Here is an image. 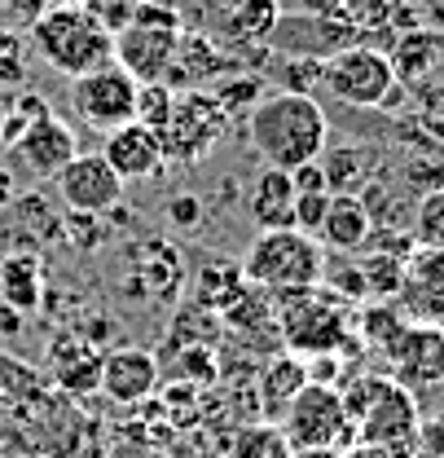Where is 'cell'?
Masks as SVG:
<instances>
[{
    "mask_svg": "<svg viewBox=\"0 0 444 458\" xmlns=\"http://www.w3.org/2000/svg\"><path fill=\"white\" fill-rule=\"evenodd\" d=\"M322 274H326V247L299 229H260L242 260V278L273 295L322 286Z\"/></svg>",
    "mask_w": 444,
    "mask_h": 458,
    "instance_id": "obj_3",
    "label": "cell"
},
{
    "mask_svg": "<svg viewBox=\"0 0 444 458\" xmlns=\"http://www.w3.org/2000/svg\"><path fill=\"white\" fill-rule=\"evenodd\" d=\"M290 441L281 437V428L273 423H260V428H247L233 445V458H290Z\"/></svg>",
    "mask_w": 444,
    "mask_h": 458,
    "instance_id": "obj_28",
    "label": "cell"
},
{
    "mask_svg": "<svg viewBox=\"0 0 444 458\" xmlns=\"http://www.w3.org/2000/svg\"><path fill=\"white\" fill-rule=\"evenodd\" d=\"M405 181H409L418 194L440 190V185H444V164H440V159H414V164L405 168Z\"/></svg>",
    "mask_w": 444,
    "mask_h": 458,
    "instance_id": "obj_39",
    "label": "cell"
},
{
    "mask_svg": "<svg viewBox=\"0 0 444 458\" xmlns=\"http://www.w3.org/2000/svg\"><path fill=\"white\" fill-rule=\"evenodd\" d=\"M405 327H409V318L400 309H391V304H374V309L361 313V340L370 344V348H379L383 357H388L391 344L400 340Z\"/></svg>",
    "mask_w": 444,
    "mask_h": 458,
    "instance_id": "obj_27",
    "label": "cell"
},
{
    "mask_svg": "<svg viewBox=\"0 0 444 458\" xmlns=\"http://www.w3.org/2000/svg\"><path fill=\"white\" fill-rule=\"evenodd\" d=\"M418 123H423V132L427 137H436L444 141V84H418Z\"/></svg>",
    "mask_w": 444,
    "mask_h": 458,
    "instance_id": "obj_31",
    "label": "cell"
},
{
    "mask_svg": "<svg viewBox=\"0 0 444 458\" xmlns=\"http://www.w3.org/2000/svg\"><path fill=\"white\" fill-rule=\"evenodd\" d=\"M304 384H308V366H304L299 357H278V361L264 370V388H260V397H264L269 423H281L286 405L304 393Z\"/></svg>",
    "mask_w": 444,
    "mask_h": 458,
    "instance_id": "obj_23",
    "label": "cell"
},
{
    "mask_svg": "<svg viewBox=\"0 0 444 458\" xmlns=\"http://www.w3.org/2000/svg\"><path fill=\"white\" fill-rule=\"evenodd\" d=\"M322 283H331L326 291H334L339 300H361V295H370V291H365V278H361V265L326 269V274H322Z\"/></svg>",
    "mask_w": 444,
    "mask_h": 458,
    "instance_id": "obj_38",
    "label": "cell"
},
{
    "mask_svg": "<svg viewBox=\"0 0 444 458\" xmlns=\"http://www.w3.org/2000/svg\"><path fill=\"white\" fill-rule=\"evenodd\" d=\"M418 22H427V31H444V0H418Z\"/></svg>",
    "mask_w": 444,
    "mask_h": 458,
    "instance_id": "obj_43",
    "label": "cell"
},
{
    "mask_svg": "<svg viewBox=\"0 0 444 458\" xmlns=\"http://www.w3.org/2000/svg\"><path fill=\"white\" fill-rule=\"evenodd\" d=\"M322 89H331L334 102L356 106V111H379L388 106L400 89L396 71L383 49L370 45H352L343 54H334L331 62H322Z\"/></svg>",
    "mask_w": 444,
    "mask_h": 458,
    "instance_id": "obj_6",
    "label": "cell"
},
{
    "mask_svg": "<svg viewBox=\"0 0 444 458\" xmlns=\"http://www.w3.org/2000/svg\"><path fill=\"white\" fill-rule=\"evenodd\" d=\"M343 4H348V0H299V13H322V18H334V13H343Z\"/></svg>",
    "mask_w": 444,
    "mask_h": 458,
    "instance_id": "obj_44",
    "label": "cell"
},
{
    "mask_svg": "<svg viewBox=\"0 0 444 458\" xmlns=\"http://www.w3.org/2000/svg\"><path fill=\"white\" fill-rule=\"evenodd\" d=\"M0 114H4V111H0Z\"/></svg>",
    "mask_w": 444,
    "mask_h": 458,
    "instance_id": "obj_48",
    "label": "cell"
},
{
    "mask_svg": "<svg viewBox=\"0 0 444 458\" xmlns=\"http://www.w3.org/2000/svg\"><path fill=\"white\" fill-rule=\"evenodd\" d=\"M290 458H348L343 450H295Z\"/></svg>",
    "mask_w": 444,
    "mask_h": 458,
    "instance_id": "obj_46",
    "label": "cell"
},
{
    "mask_svg": "<svg viewBox=\"0 0 444 458\" xmlns=\"http://www.w3.org/2000/svg\"><path fill=\"white\" fill-rule=\"evenodd\" d=\"M414 247H444V185L418 194L414 203V221H409Z\"/></svg>",
    "mask_w": 444,
    "mask_h": 458,
    "instance_id": "obj_26",
    "label": "cell"
},
{
    "mask_svg": "<svg viewBox=\"0 0 444 458\" xmlns=\"http://www.w3.org/2000/svg\"><path fill=\"white\" fill-rule=\"evenodd\" d=\"M102 159L114 168V176L128 185V181H150V176H159L167 168L163 159V137L155 132V128H146V123H119L106 132V141H102Z\"/></svg>",
    "mask_w": 444,
    "mask_h": 458,
    "instance_id": "obj_15",
    "label": "cell"
},
{
    "mask_svg": "<svg viewBox=\"0 0 444 458\" xmlns=\"http://www.w3.org/2000/svg\"><path fill=\"white\" fill-rule=\"evenodd\" d=\"M370 233H374V216L365 212V203L356 194H331V208L322 216L317 242L339 251V256H352L370 242Z\"/></svg>",
    "mask_w": 444,
    "mask_h": 458,
    "instance_id": "obj_18",
    "label": "cell"
},
{
    "mask_svg": "<svg viewBox=\"0 0 444 458\" xmlns=\"http://www.w3.org/2000/svg\"><path fill=\"white\" fill-rule=\"evenodd\" d=\"M97 379H102V357H97V352H88V348L80 352V361H75V366H66V370L57 375V384H62L66 393H75V397H80V393H93V388H97Z\"/></svg>",
    "mask_w": 444,
    "mask_h": 458,
    "instance_id": "obj_33",
    "label": "cell"
},
{
    "mask_svg": "<svg viewBox=\"0 0 444 458\" xmlns=\"http://www.w3.org/2000/svg\"><path fill=\"white\" fill-rule=\"evenodd\" d=\"M9 150H18L22 168L36 172V176H45V181H54L57 172L80 155V146H75V128L62 123L57 114H40V119H36V123L9 146Z\"/></svg>",
    "mask_w": 444,
    "mask_h": 458,
    "instance_id": "obj_16",
    "label": "cell"
},
{
    "mask_svg": "<svg viewBox=\"0 0 444 458\" xmlns=\"http://www.w3.org/2000/svg\"><path fill=\"white\" fill-rule=\"evenodd\" d=\"M273 54L281 57H313V62H331L334 54H343V49H352V45H361V31L343 18V13H334V18H322V13H281L278 27L269 31V40H264Z\"/></svg>",
    "mask_w": 444,
    "mask_h": 458,
    "instance_id": "obj_9",
    "label": "cell"
},
{
    "mask_svg": "<svg viewBox=\"0 0 444 458\" xmlns=\"http://www.w3.org/2000/svg\"><path fill=\"white\" fill-rule=\"evenodd\" d=\"M400 274H405V256H391V251H379V247H374V251L361 260V278H365V291H374V295H396Z\"/></svg>",
    "mask_w": 444,
    "mask_h": 458,
    "instance_id": "obj_29",
    "label": "cell"
},
{
    "mask_svg": "<svg viewBox=\"0 0 444 458\" xmlns=\"http://www.w3.org/2000/svg\"><path fill=\"white\" fill-rule=\"evenodd\" d=\"M260 93H264V89H260V75L242 71V75H238L233 84H229V80H221L212 98L221 102L224 111H242V106H256V102H260Z\"/></svg>",
    "mask_w": 444,
    "mask_h": 458,
    "instance_id": "obj_32",
    "label": "cell"
},
{
    "mask_svg": "<svg viewBox=\"0 0 444 458\" xmlns=\"http://www.w3.org/2000/svg\"><path fill=\"white\" fill-rule=\"evenodd\" d=\"M36 54L45 57L54 71H62L66 80L97 71L102 62L114 57V36L80 4V0H57L45 9V18L27 31Z\"/></svg>",
    "mask_w": 444,
    "mask_h": 458,
    "instance_id": "obj_2",
    "label": "cell"
},
{
    "mask_svg": "<svg viewBox=\"0 0 444 458\" xmlns=\"http://www.w3.org/2000/svg\"><path fill=\"white\" fill-rule=\"evenodd\" d=\"M45 265L36 251H9L0 260V295L18 309V313H31L45 295Z\"/></svg>",
    "mask_w": 444,
    "mask_h": 458,
    "instance_id": "obj_21",
    "label": "cell"
},
{
    "mask_svg": "<svg viewBox=\"0 0 444 458\" xmlns=\"http://www.w3.org/2000/svg\"><path fill=\"white\" fill-rule=\"evenodd\" d=\"M224 71V54L207 40V36H185L180 31V40H176V54H172V66H167L163 84H189V89H198V84H207L212 75H221Z\"/></svg>",
    "mask_w": 444,
    "mask_h": 458,
    "instance_id": "obj_20",
    "label": "cell"
},
{
    "mask_svg": "<svg viewBox=\"0 0 444 458\" xmlns=\"http://www.w3.org/2000/svg\"><path fill=\"white\" fill-rule=\"evenodd\" d=\"M97 388L119 405H137V401L155 397L159 388V361L146 348H111L102 357V379Z\"/></svg>",
    "mask_w": 444,
    "mask_h": 458,
    "instance_id": "obj_17",
    "label": "cell"
},
{
    "mask_svg": "<svg viewBox=\"0 0 444 458\" xmlns=\"http://www.w3.org/2000/svg\"><path fill=\"white\" fill-rule=\"evenodd\" d=\"M224 128H229V111L212 93H185L172 102V114L163 123V159L167 164H194L203 155H212L224 141Z\"/></svg>",
    "mask_w": 444,
    "mask_h": 458,
    "instance_id": "obj_7",
    "label": "cell"
},
{
    "mask_svg": "<svg viewBox=\"0 0 444 458\" xmlns=\"http://www.w3.org/2000/svg\"><path fill=\"white\" fill-rule=\"evenodd\" d=\"M251 216L260 229H295V185L290 172L264 168L251 190Z\"/></svg>",
    "mask_w": 444,
    "mask_h": 458,
    "instance_id": "obj_19",
    "label": "cell"
},
{
    "mask_svg": "<svg viewBox=\"0 0 444 458\" xmlns=\"http://www.w3.org/2000/svg\"><path fill=\"white\" fill-rule=\"evenodd\" d=\"M137 80L119 66V62H102L97 71H84L71 80V111L80 114L88 128L111 132L119 123L137 119Z\"/></svg>",
    "mask_w": 444,
    "mask_h": 458,
    "instance_id": "obj_8",
    "label": "cell"
},
{
    "mask_svg": "<svg viewBox=\"0 0 444 458\" xmlns=\"http://www.w3.org/2000/svg\"><path fill=\"white\" fill-rule=\"evenodd\" d=\"M281 437L290 441V450H348L356 441V423L348 419L339 388L304 384V393L281 414Z\"/></svg>",
    "mask_w": 444,
    "mask_h": 458,
    "instance_id": "obj_5",
    "label": "cell"
},
{
    "mask_svg": "<svg viewBox=\"0 0 444 458\" xmlns=\"http://www.w3.org/2000/svg\"><path fill=\"white\" fill-rule=\"evenodd\" d=\"M436 57H440V36L427 31V27H414V31H400L396 36L388 62L400 84H423V75L436 71Z\"/></svg>",
    "mask_w": 444,
    "mask_h": 458,
    "instance_id": "obj_22",
    "label": "cell"
},
{
    "mask_svg": "<svg viewBox=\"0 0 444 458\" xmlns=\"http://www.w3.org/2000/svg\"><path fill=\"white\" fill-rule=\"evenodd\" d=\"M54 190L75 216H106L123 199V181L114 176V168L102 155H75L54 176Z\"/></svg>",
    "mask_w": 444,
    "mask_h": 458,
    "instance_id": "obj_11",
    "label": "cell"
},
{
    "mask_svg": "<svg viewBox=\"0 0 444 458\" xmlns=\"http://www.w3.org/2000/svg\"><path fill=\"white\" fill-rule=\"evenodd\" d=\"M290 185H295V194H322V190H331V185H326V172H322L317 159L290 168Z\"/></svg>",
    "mask_w": 444,
    "mask_h": 458,
    "instance_id": "obj_41",
    "label": "cell"
},
{
    "mask_svg": "<svg viewBox=\"0 0 444 458\" xmlns=\"http://www.w3.org/2000/svg\"><path fill=\"white\" fill-rule=\"evenodd\" d=\"M322 84V62L313 57H286V75H281V89L286 93H313Z\"/></svg>",
    "mask_w": 444,
    "mask_h": 458,
    "instance_id": "obj_36",
    "label": "cell"
},
{
    "mask_svg": "<svg viewBox=\"0 0 444 458\" xmlns=\"http://www.w3.org/2000/svg\"><path fill=\"white\" fill-rule=\"evenodd\" d=\"M80 4L114 36V31H123V27L137 18V4H141V0H80Z\"/></svg>",
    "mask_w": 444,
    "mask_h": 458,
    "instance_id": "obj_35",
    "label": "cell"
},
{
    "mask_svg": "<svg viewBox=\"0 0 444 458\" xmlns=\"http://www.w3.org/2000/svg\"><path fill=\"white\" fill-rule=\"evenodd\" d=\"M391 379L409 393H427L444 384V331L440 327H418L409 322L400 340L388 348Z\"/></svg>",
    "mask_w": 444,
    "mask_h": 458,
    "instance_id": "obj_13",
    "label": "cell"
},
{
    "mask_svg": "<svg viewBox=\"0 0 444 458\" xmlns=\"http://www.w3.org/2000/svg\"><path fill=\"white\" fill-rule=\"evenodd\" d=\"M281 18V4L278 0H233V9H229V31L238 36V40H247V45H264L269 40V31L278 27Z\"/></svg>",
    "mask_w": 444,
    "mask_h": 458,
    "instance_id": "obj_24",
    "label": "cell"
},
{
    "mask_svg": "<svg viewBox=\"0 0 444 458\" xmlns=\"http://www.w3.org/2000/svg\"><path fill=\"white\" fill-rule=\"evenodd\" d=\"M40 114H49V111H45V102H40L36 93H27V98L18 102V111L0 114V146H13V141H18V137H22V132H27V128H31Z\"/></svg>",
    "mask_w": 444,
    "mask_h": 458,
    "instance_id": "obj_34",
    "label": "cell"
},
{
    "mask_svg": "<svg viewBox=\"0 0 444 458\" xmlns=\"http://www.w3.org/2000/svg\"><path fill=\"white\" fill-rule=\"evenodd\" d=\"M180 31L176 27H146V22H128L123 31H114V62L137 80V84H155L163 80L172 54H176Z\"/></svg>",
    "mask_w": 444,
    "mask_h": 458,
    "instance_id": "obj_14",
    "label": "cell"
},
{
    "mask_svg": "<svg viewBox=\"0 0 444 458\" xmlns=\"http://www.w3.org/2000/svg\"><path fill=\"white\" fill-rule=\"evenodd\" d=\"M194 212H198V203H194V199H189V203H185V199H176V203H172V216H176L180 225H185V221H194Z\"/></svg>",
    "mask_w": 444,
    "mask_h": 458,
    "instance_id": "obj_45",
    "label": "cell"
},
{
    "mask_svg": "<svg viewBox=\"0 0 444 458\" xmlns=\"http://www.w3.org/2000/svg\"><path fill=\"white\" fill-rule=\"evenodd\" d=\"M247 137L269 168H299L313 164L331 146V119L313 93H269L251 106Z\"/></svg>",
    "mask_w": 444,
    "mask_h": 458,
    "instance_id": "obj_1",
    "label": "cell"
},
{
    "mask_svg": "<svg viewBox=\"0 0 444 458\" xmlns=\"http://www.w3.org/2000/svg\"><path fill=\"white\" fill-rule=\"evenodd\" d=\"M326 208H331V190H322V194H295V229L317 238Z\"/></svg>",
    "mask_w": 444,
    "mask_h": 458,
    "instance_id": "obj_37",
    "label": "cell"
},
{
    "mask_svg": "<svg viewBox=\"0 0 444 458\" xmlns=\"http://www.w3.org/2000/svg\"><path fill=\"white\" fill-rule=\"evenodd\" d=\"M317 164L326 172L331 194H352V185L365 181V150L361 146H326L317 155Z\"/></svg>",
    "mask_w": 444,
    "mask_h": 458,
    "instance_id": "obj_25",
    "label": "cell"
},
{
    "mask_svg": "<svg viewBox=\"0 0 444 458\" xmlns=\"http://www.w3.org/2000/svg\"><path fill=\"white\" fill-rule=\"evenodd\" d=\"M418 405H414V393L409 388H400L396 379H388L374 401L361 410V419H356V441L361 445H379V450H405V445H414V437H418Z\"/></svg>",
    "mask_w": 444,
    "mask_h": 458,
    "instance_id": "obj_12",
    "label": "cell"
},
{
    "mask_svg": "<svg viewBox=\"0 0 444 458\" xmlns=\"http://www.w3.org/2000/svg\"><path fill=\"white\" fill-rule=\"evenodd\" d=\"M146 4H159V9H176L180 0H146Z\"/></svg>",
    "mask_w": 444,
    "mask_h": 458,
    "instance_id": "obj_47",
    "label": "cell"
},
{
    "mask_svg": "<svg viewBox=\"0 0 444 458\" xmlns=\"http://www.w3.org/2000/svg\"><path fill=\"white\" fill-rule=\"evenodd\" d=\"M281 340L295 352H334L348 344V309L326 286H304V291H281Z\"/></svg>",
    "mask_w": 444,
    "mask_h": 458,
    "instance_id": "obj_4",
    "label": "cell"
},
{
    "mask_svg": "<svg viewBox=\"0 0 444 458\" xmlns=\"http://www.w3.org/2000/svg\"><path fill=\"white\" fill-rule=\"evenodd\" d=\"M396 304L409 322L444 331V247H414L405 256Z\"/></svg>",
    "mask_w": 444,
    "mask_h": 458,
    "instance_id": "obj_10",
    "label": "cell"
},
{
    "mask_svg": "<svg viewBox=\"0 0 444 458\" xmlns=\"http://www.w3.org/2000/svg\"><path fill=\"white\" fill-rule=\"evenodd\" d=\"M414 441L423 445V454H427V458H444V414H440V419L418 423V437H414Z\"/></svg>",
    "mask_w": 444,
    "mask_h": 458,
    "instance_id": "obj_42",
    "label": "cell"
},
{
    "mask_svg": "<svg viewBox=\"0 0 444 458\" xmlns=\"http://www.w3.org/2000/svg\"><path fill=\"white\" fill-rule=\"evenodd\" d=\"M172 102H176V93L167 89L163 80H155V84H141V89H137V123H146V128L163 132L167 114H172Z\"/></svg>",
    "mask_w": 444,
    "mask_h": 458,
    "instance_id": "obj_30",
    "label": "cell"
},
{
    "mask_svg": "<svg viewBox=\"0 0 444 458\" xmlns=\"http://www.w3.org/2000/svg\"><path fill=\"white\" fill-rule=\"evenodd\" d=\"M49 4H54V0H4V18H9L18 31H31V27L45 18Z\"/></svg>",
    "mask_w": 444,
    "mask_h": 458,
    "instance_id": "obj_40",
    "label": "cell"
}]
</instances>
